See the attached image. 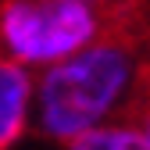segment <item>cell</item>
<instances>
[{"instance_id":"obj_3","label":"cell","mask_w":150,"mask_h":150,"mask_svg":"<svg viewBox=\"0 0 150 150\" xmlns=\"http://www.w3.org/2000/svg\"><path fill=\"white\" fill-rule=\"evenodd\" d=\"M36 75L0 54V150H11L32 125Z\"/></svg>"},{"instance_id":"obj_5","label":"cell","mask_w":150,"mask_h":150,"mask_svg":"<svg viewBox=\"0 0 150 150\" xmlns=\"http://www.w3.org/2000/svg\"><path fill=\"white\" fill-rule=\"evenodd\" d=\"M136 129H139V136H143V143H146V150H150V97L139 104V111H136V122H132Z\"/></svg>"},{"instance_id":"obj_4","label":"cell","mask_w":150,"mask_h":150,"mask_svg":"<svg viewBox=\"0 0 150 150\" xmlns=\"http://www.w3.org/2000/svg\"><path fill=\"white\" fill-rule=\"evenodd\" d=\"M64 150H146L139 129L132 122H104V125H93L86 132L71 136L64 143Z\"/></svg>"},{"instance_id":"obj_6","label":"cell","mask_w":150,"mask_h":150,"mask_svg":"<svg viewBox=\"0 0 150 150\" xmlns=\"http://www.w3.org/2000/svg\"><path fill=\"white\" fill-rule=\"evenodd\" d=\"M100 4H107V0H100Z\"/></svg>"},{"instance_id":"obj_2","label":"cell","mask_w":150,"mask_h":150,"mask_svg":"<svg viewBox=\"0 0 150 150\" xmlns=\"http://www.w3.org/2000/svg\"><path fill=\"white\" fill-rule=\"evenodd\" d=\"M107 32L100 0H0V54L22 68H50Z\"/></svg>"},{"instance_id":"obj_1","label":"cell","mask_w":150,"mask_h":150,"mask_svg":"<svg viewBox=\"0 0 150 150\" xmlns=\"http://www.w3.org/2000/svg\"><path fill=\"white\" fill-rule=\"evenodd\" d=\"M143 61L118 32H104L89 47L40 71L32 86V125L47 139L68 143L93 125L115 122L136 100Z\"/></svg>"}]
</instances>
